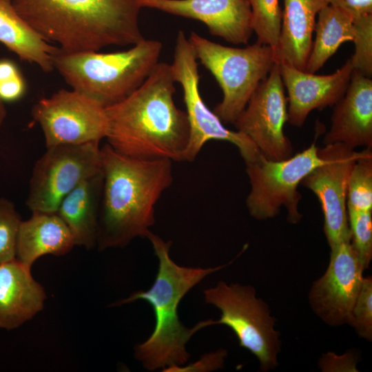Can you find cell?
<instances>
[{"label": "cell", "instance_id": "cell-23", "mask_svg": "<svg viewBox=\"0 0 372 372\" xmlns=\"http://www.w3.org/2000/svg\"><path fill=\"white\" fill-rule=\"evenodd\" d=\"M311 50L305 72L316 73L335 53L340 45L352 41L353 19L337 8L327 5L318 14Z\"/></svg>", "mask_w": 372, "mask_h": 372}, {"label": "cell", "instance_id": "cell-31", "mask_svg": "<svg viewBox=\"0 0 372 372\" xmlns=\"http://www.w3.org/2000/svg\"><path fill=\"white\" fill-rule=\"evenodd\" d=\"M27 90L25 80L22 74L0 82V100L12 103L20 100Z\"/></svg>", "mask_w": 372, "mask_h": 372}, {"label": "cell", "instance_id": "cell-15", "mask_svg": "<svg viewBox=\"0 0 372 372\" xmlns=\"http://www.w3.org/2000/svg\"><path fill=\"white\" fill-rule=\"evenodd\" d=\"M143 8L203 23L209 33L235 45H247L253 33L248 0H138Z\"/></svg>", "mask_w": 372, "mask_h": 372}, {"label": "cell", "instance_id": "cell-17", "mask_svg": "<svg viewBox=\"0 0 372 372\" xmlns=\"http://www.w3.org/2000/svg\"><path fill=\"white\" fill-rule=\"evenodd\" d=\"M324 145L341 143L372 148V80L353 71L343 96L334 105Z\"/></svg>", "mask_w": 372, "mask_h": 372}, {"label": "cell", "instance_id": "cell-33", "mask_svg": "<svg viewBox=\"0 0 372 372\" xmlns=\"http://www.w3.org/2000/svg\"><path fill=\"white\" fill-rule=\"evenodd\" d=\"M21 73L17 65L13 61L8 59H0V82Z\"/></svg>", "mask_w": 372, "mask_h": 372}, {"label": "cell", "instance_id": "cell-7", "mask_svg": "<svg viewBox=\"0 0 372 372\" xmlns=\"http://www.w3.org/2000/svg\"><path fill=\"white\" fill-rule=\"evenodd\" d=\"M205 302L220 311L215 324L229 327L239 345L254 355L262 371L275 369L280 350L279 333L268 305L256 296L254 288L220 281L204 291Z\"/></svg>", "mask_w": 372, "mask_h": 372}, {"label": "cell", "instance_id": "cell-13", "mask_svg": "<svg viewBox=\"0 0 372 372\" xmlns=\"http://www.w3.org/2000/svg\"><path fill=\"white\" fill-rule=\"evenodd\" d=\"M287 105L279 63L276 62L233 124L267 158H289L293 150L284 133V125L288 120Z\"/></svg>", "mask_w": 372, "mask_h": 372}, {"label": "cell", "instance_id": "cell-18", "mask_svg": "<svg viewBox=\"0 0 372 372\" xmlns=\"http://www.w3.org/2000/svg\"><path fill=\"white\" fill-rule=\"evenodd\" d=\"M46 294L31 267L16 258L0 263V329H16L41 311Z\"/></svg>", "mask_w": 372, "mask_h": 372}, {"label": "cell", "instance_id": "cell-11", "mask_svg": "<svg viewBox=\"0 0 372 372\" xmlns=\"http://www.w3.org/2000/svg\"><path fill=\"white\" fill-rule=\"evenodd\" d=\"M32 116L43 131L46 147L99 143L107 133L105 107L74 90L62 89L41 99Z\"/></svg>", "mask_w": 372, "mask_h": 372}, {"label": "cell", "instance_id": "cell-1", "mask_svg": "<svg viewBox=\"0 0 372 372\" xmlns=\"http://www.w3.org/2000/svg\"><path fill=\"white\" fill-rule=\"evenodd\" d=\"M171 65L158 62L145 81L120 102L105 107L107 144L138 159L185 161L189 138L185 111L175 104Z\"/></svg>", "mask_w": 372, "mask_h": 372}, {"label": "cell", "instance_id": "cell-25", "mask_svg": "<svg viewBox=\"0 0 372 372\" xmlns=\"http://www.w3.org/2000/svg\"><path fill=\"white\" fill-rule=\"evenodd\" d=\"M347 207V211H372V154L358 160L353 167Z\"/></svg>", "mask_w": 372, "mask_h": 372}, {"label": "cell", "instance_id": "cell-6", "mask_svg": "<svg viewBox=\"0 0 372 372\" xmlns=\"http://www.w3.org/2000/svg\"><path fill=\"white\" fill-rule=\"evenodd\" d=\"M188 40L197 60L213 75L223 94L214 112L234 123L252 94L277 62L274 50L256 42L245 48L223 45L191 32Z\"/></svg>", "mask_w": 372, "mask_h": 372}, {"label": "cell", "instance_id": "cell-3", "mask_svg": "<svg viewBox=\"0 0 372 372\" xmlns=\"http://www.w3.org/2000/svg\"><path fill=\"white\" fill-rule=\"evenodd\" d=\"M21 17L63 51H99L145 38L138 0H12Z\"/></svg>", "mask_w": 372, "mask_h": 372}, {"label": "cell", "instance_id": "cell-20", "mask_svg": "<svg viewBox=\"0 0 372 372\" xmlns=\"http://www.w3.org/2000/svg\"><path fill=\"white\" fill-rule=\"evenodd\" d=\"M103 179L101 168L67 194L56 211L70 231L75 245L87 249L96 246Z\"/></svg>", "mask_w": 372, "mask_h": 372}, {"label": "cell", "instance_id": "cell-21", "mask_svg": "<svg viewBox=\"0 0 372 372\" xmlns=\"http://www.w3.org/2000/svg\"><path fill=\"white\" fill-rule=\"evenodd\" d=\"M21 220L17 239L16 258L31 267L45 255L63 256L75 246L72 235L56 213L32 212Z\"/></svg>", "mask_w": 372, "mask_h": 372}, {"label": "cell", "instance_id": "cell-27", "mask_svg": "<svg viewBox=\"0 0 372 372\" xmlns=\"http://www.w3.org/2000/svg\"><path fill=\"white\" fill-rule=\"evenodd\" d=\"M355 52L351 61L353 70L366 76H372V14L353 20Z\"/></svg>", "mask_w": 372, "mask_h": 372}, {"label": "cell", "instance_id": "cell-29", "mask_svg": "<svg viewBox=\"0 0 372 372\" xmlns=\"http://www.w3.org/2000/svg\"><path fill=\"white\" fill-rule=\"evenodd\" d=\"M349 325L359 336L371 341L372 338V279L364 278L352 309Z\"/></svg>", "mask_w": 372, "mask_h": 372}, {"label": "cell", "instance_id": "cell-2", "mask_svg": "<svg viewBox=\"0 0 372 372\" xmlns=\"http://www.w3.org/2000/svg\"><path fill=\"white\" fill-rule=\"evenodd\" d=\"M103 187L96 247H123L145 238L155 221V205L172 180V161L138 159L101 147Z\"/></svg>", "mask_w": 372, "mask_h": 372}, {"label": "cell", "instance_id": "cell-9", "mask_svg": "<svg viewBox=\"0 0 372 372\" xmlns=\"http://www.w3.org/2000/svg\"><path fill=\"white\" fill-rule=\"evenodd\" d=\"M170 65L174 81L183 90L189 125L185 161H194L204 145L211 140L234 144L245 163L255 160L260 154L255 144L242 133L226 128L205 103L199 89L198 60L183 30H179L176 35L173 61Z\"/></svg>", "mask_w": 372, "mask_h": 372}, {"label": "cell", "instance_id": "cell-4", "mask_svg": "<svg viewBox=\"0 0 372 372\" xmlns=\"http://www.w3.org/2000/svg\"><path fill=\"white\" fill-rule=\"evenodd\" d=\"M147 238L151 242L158 260V271L152 287L147 291H138L110 307H117L138 300L147 301L152 307L155 327L152 333L134 349L136 360L149 371L184 365L189 354L186 344L200 329L215 325L214 320L201 321L192 329L180 322L178 308L183 297L208 275L231 264L216 267H187L177 265L169 256L171 242L150 232Z\"/></svg>", "mask_w": 372, "mask_h": 372}, {"label": "cell", "instance_id": "cell-19", "mask_svg": "<svg viewBox=\"0 0 372 372\" xmlns=\"http://www.w3.org/2000/svg\"><path fill=\"white\" fill-rule=\"evenodd\" d=\"M328 0H284L276 61L305 71L316 16Z\"/></svg>", "mask_w": 372, "mask_h": 372}, {"label": "cell", "instance_id": "cell-34", "mask_svg": "<svg viewBox=\"0 0 372 372\" xmlns=\"http://www.w3.org/2000/svg\"><path fill=\"white\" fill-rule=\"evenodd\" d=\"M6 114L7 112L4 105V103L0 100V127L6 118Z\"/></svg>", "mask_w": 372, "mask_h": 372}, {"label": "cell", "instance_id": "cell-12", "mask_svg": "<svg viewBox=\"0 0 372 372\" xmlns=\"http://www.w3.org/2000/svg\"><path fill=\"white\" fill-rule=\"evenodd\" d=\"M323 162L300 182L318 197L324 216V231L330 248L351 240L347 195L349 179L358 160L372 154L371 148L357 152L341 143L318 147Z\"/></svg>", "mask_w": 372, "mask_h": 372}, {"label": "cell", "instance_id": "cell-16", "mask_svg": "<svg viewBox=\"0 0 372 372\" xmlns=\"http://www.w3.org/2000/svg\"><path fill=\"white\" fill-rule=\"evenodd\" d=\"M280 72L287 91V121L296 127L304 125L313 110L333 106L344 94L353 68L351 59L335 72L317 75L280 63Z\"/></svg>", "mask_w": 372, "mask_h": 372}, {"label": "cell", "instance_id": "cell-28", "mask_svg": "<svg viewBox=\"0 0 372 372\" xmlns=\"http://www.w3.org/2000/svg\"><path fill=\"white\" fill-rule=\"evenodd\" d=\"M21 220L14 204L0 197V263L16 258L17 234Z\"/></svg>", "mask_w": 372, "mask_h": 372}, {"label": "cell", "instance_id": "cell-10", "mask_svg": "<svg viewBox=\"0 0 372 372\" xmlns=\"http://www.w3.org/2000/svg\"><path fill=\"white\" fill-rule=\"evenodd\" d=\"M46 148L30 179L26 205L32 212L56 213L67 194L102 168L99 143Z\"/></svg>", "mask_w": 372, "mask_h": 372}, {"label": "cell", "instance_id": "cell-22", "mask_svg": "<svg viewBox=\"0 0 372 372\" xmlns=\"http://www.w3.org/2000/svg\"><path fill=\"white\" fill-rule=\"evenodd\" d=\"M0 43L43 72L53 70L52 55L59 47L36 32L17 12L12 0H0Z\"/></svg>", "mask_w": 372, "mask_h": 372}, {"label": "cell", "instance_id": "cell-8", "mask_svg": "<svg viewBox=\"0 0 372 372\" xmlns=\"http://www.w3.org/2000/svg\"><path fill=\"white\" fill-rule=\"evenodd\" d=\"M318 149L313 141L302 152L285 160H269L260 153L254 161L245 163L251 185L246 205L252 217L267 220L277 216L283 207L290 223L300 222L302 216L299 211L301 195L298 187L323 162Z\"/></svg>", "mask_w": 372, "mask_h": 372}, {"label": "cell", "instance_id": "cell-26", "mask_svg": "<svg viewBox=\"0 0 372 372\" xmlns=\"http://www.w3.org/2000/svg\"><path fill=\"white\" fill-rule=\"evenodd\" d=\"M351 245L364 269L372 258V211H347Z\"/></svg>", "mask_w": 372, "mask_h": 372}, {"label": "cell", "instance_id": "cell-5", "mask_svg": "<svg viewBox=\"0 0 372 372\" xmlns=\"http://www.w3.org/2000/svg\"><path fill=\"white\" fill-rule=\"evenodd\" d=\"M162 43L143 39L127 50L67 52L52 55L56 69L74 90L104 107L114 105L136 90L159 62Z\"/></svg>", "mask_w": 372, "mask_h": 372}, {"label": "cell", "instance_id": "cell-14", "mask_svg": "<svg viewBox=\"0 0 372 372\" xmlns=\"http://www.w3.org/2000/svg\"><path fill=\"white\" fill-rule=\"evenodd\" d=\"M364 270L350 240L331 247L328 267L313 282L309 296L312 309L327 324H350Z\"/></svg>", "mask_w": 372, "mask_h": 372}, {"label": "cell", "instance_id": "cell-24", "mask_svg": "<svg viewBox=\"0 0 372 372\" xmlns=\"http://www.w3.org/2000/svg\"><path fill=\"white\" fill-rule=\"evenodd\" d=\"M251 10V27L256 42L270 46L275 52L278 45L282 23L279 0H248Z\"/></svg>", "mask_w": 372, "mask_h": 372}, {"label": "cell", "instance_id": "cell-32", "mask_svg": "<svg viewBox=\"0 0 372 372\" xmlns=\"http://www.w3.org/2000/svg\"><path fill=\"white\" fill-rule=\"evenodd\" d=\"M328 3L353 20L372 14V0H328Z\"/></svg>", "mask_w": 372, "mask_h": 372}, {"label": "cell", "instance_id": "cell-30", "mask_svg": "<svg viewBox=\"0 0 372 372\" xmlns=\"http://www.w3.org/2000/svg\"><path fill=\"white\" fill-rule=\"evenodd\" d=\"M227 351L220 349L214 352L205 354L198 361L187 366L173 365L165 368L163 371H211L223 366Z\"/></svg>", "mask_w": 372, "mask_h": 372}]
</instances>
